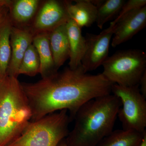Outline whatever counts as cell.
<instances>
[{
    "instance_id": "1",
    "label": "cell",
    "mask_w": 146,
    "mask_h": 146,
    "mask_svg": "<svg viewBox=\"0 0 146 146\" xmlns=\"http://www.w3.org/2000/svg\"><path fill=\"white\" fill-rule=\"evenodd\" d=\"M31 108V121L53 112L67 110L71 121L87 102L109 95L113 84L101 74L85 72L82 65L68 68L42 78L34 83H21Z\"/></svg>"
},
{
    "instance_id": "2",
    "label": "cell",
    "mask_w": 146,
    "mask_h": 146,
    "mask_svg": "<svg viewBox=\"0 0 146 146\" xmlns=\"http://www.w3.org/2000/svg\"><path fill=\"white\" fill-rule=\"evenodd\" d=\"M121 106L119 99L110 94L84 104L76 113L74 127L65 140L67 145H98L113 131Z\"/></svg>"
},
{
    "instance_id": "3",
    "label": "cell",
    "mask_w": 146,
    "mask_h": 146,
    "mask_svg": "<svg viewBox=\"0 0 146 146\" xmlns=\"http://www.w3.org/2000/svg\"><path fill=\"white\" fill-rule=\"evenodd\" d=\"M32 112L18 78L7 75L0 84V146H8L31 122Z\"/></svg>"
},
{
    "instance_id": "4",
    "label": "cell",
    "mask_w": 146,
    "mask_h": 146,
    "mask_svg": "<svg viewBox=\"0 0 146 146\" xmlns=\"http://www.w3.org/2000/svg\"><path fill=\"white\" fill-rule=\"evenodd\" d=\"M67 110L31 121L21 136L8 146H58L67 137L72 121Z\"/></svg>"
},
{
    "instance_id": "5",
    "label": "cell",
    "mask_w": 146,
    "mask_h": 146,
    "mask_svg": "<svg viewBox=\"0 0 146 146\" xmlns=\"http://www.w3.org/2000/svg\"><path fill=\"white\" fill-rule=\"evenodd\" d=\"M102 73L113 84L131 86L139 85L146 72L145 52L138 49L118 51L103 63Z\"/></svg>"
},
{
    "instance_id": "6",
    "label": "cell",
    "mask_w": 146,
    "mask_h": 146,
    "mask_svg": "<svg viewBox=\"0 0 146 146\" xmlns=\"http://www.w3.org/2000/svg\"><path fill=\"white\" fill-rule=\"evenodd\" d=\"M111 92L121 101L117 117L123 129L145 133L146 131V98L141 94L139 85L123 86L113 84Z\"/></svg>"
},
{
    "instance_id": "7",
    "label": "cell",
    "mask_w": 146,
    "mask_h": 146,
    "mask_svg": "<svg viewBox=\"0 0 146 146\" xmlns=\"http://www.w3.org/2000/svg\"><path fill=\"white\" fill-rule=\"evenodd\" d=\"M115 25L109 27L96 35L87 33V48L81 61L85 72L95 70L108 57L110 45L114 34Z\"/></svg>"
},
{
    "instance_id": "8",
    "label": "cell",
    "mask_w": 146,
    "mask_h": 146,
    "mask_svg": "<svg viewBox=\"0 0 146 146\" xmlns=\"http://www.w3.org/2000/svg\"><path fill=\"white\" fill-rule=\"evenodd\" d=\"M64 2L47 1L42 6L35 18L34 28L37 33L50 31L70 19Z\"/></svg>"
},
{
    "instance_id": "9",
    "label": "cell",
    "mask_w": 146,
    "mask_h": 146,
    "mask_svg": "<svg viewBox=\"0 0 146 146\" xmlns=\"http://www.w3.org/2000/svg\"><path fill=\"white\" fill-rule=\"evenodd\" d=\"M115 25L111 42L113 48L128 41L145 27L146 6L125 15Z\"/></svg>"
},
{
    "instance_id": "10",
    "label": "cell",
    "mask_w": 146,
    "mask_h": 146,
    "mask_svg": "<svg viewBox=\"0 0 146 146\" xmlns=\"http://www.w3.org/2000/svg\"><path fill=\"white\" fill-rule=\"evenodd\" d=\"M33 36L29 30L12 27L10 38L11 57L7 75L18 78L19 66L27 50L32 44Z\"/></svg>"
},
{
    "instance_id": "11",
    "label": "cell",
    "mask_w": 146,
    "mask_h": 146,
    "mask_svg": "<svg viewBox=\"0 0 146 146\" xmlns=\"http://www.w3.org/2000/svg\"><path fill=\"white\" fill-rule=\"evenodd\" d=\"M66 27L70 47L69 68L74 70L81 65L87 44L85 37L82 34V29L74 21L69 19Z\"/></svg>"
},
{
    "instance_id": "12",
    "label": "cell",
    "mask_w": 146,
    "mask_h": 146,
    "mask_svg": "<svg viewBox=\"0 0 146 146\" xmlns=\"http://www.w3.org/2000/svg\"><path fill=\"white\" fill-rule=\"evenodd\" d=\"M75 3L70 1H64L70 19L80 28L89 27L96 23L97 8L90 0H76Z\"/></svg>"
},
{
    "instance_id": "13",
    "label": "cell",
    "mask_w": 146,
    "mask_h": 146,
    "mask_svg": "<svg viewBox=\"0 0 146 146\" xmlns=\"http://www.w3.org/2000/svg\"><path fill=\"white\" fill-rule=\"evenodd\" d=\"M66 23L57 27L49 32L50 46L55 66L57 70L69 58L70 56Z\"/></svg>"
},
{
    "instance_id": "14",
    "label": "cell",
    "mask_w": 146,
    "mask_h": 146,
    "mask_svg": "<svg viewBox=\"0 0 146 146\" xmlns=\"http://www.w3.org/2000/svg\"><path fill=\"white\" fill-rule=\"evenodd\" d=\"M32 44L37 51L40 62L39 74L42 78L58 72L56 69L50 46L49 32L36 33L34 35Z\"/></svg>"
},
{
    "instance_id": "15",
    "label": "cell",
    "mask_w": 146,
    "mask_h": 146,
    "mask_svg": "<svg viewBox=\"0 0 146 146\" xmlns=\"http://www.w3.org/2000/svg\"><path fill=\"white\" fill-rule=\"evenodd\" d=\"M145 133L117 129L113 131L97 146H140Z\"/></svg>"
},
{
    "instance_id": "16",
    "label": "cell",
    "mask_w": 146,
    "mask_h": 146,
    "mask_svg": "<svg viewBox=\"0 0 146 146\" xmlns=\"http://www.w3.org/2000/svg\"><path fill=\"white\" fill-rule=\"evenodd\" d=\"M12 27L7 18L0 24V77L2 79L7 75L11 57L10 38Z\"/></svg>"
},
{
    "instance_id": "17",
    "label": "cell",
    "mask_w": 146,
    "mask_h": 146,
    "mask_svg": "<svg viewBox=\"0 0 146 146\" xmlns=\"http://www.w3.org/2000/svg\"><path fill=\"white\" fill-rule=\"evenodd\" d=\"M125 2L124 0H103L97 7L96 23L99 28L102 29L105 24L115 19Z\"/></svg>"
},
{
    "instance_id": "18",
    "label": "cell",
    "mask_w": 146,
    "mask_h": 146,
    "mask_svg": "<svg viewBox=\"0 0 146 146\" xmlns=\"http://www.w3.org/2000/svg\"><path fill=\"white\" fill-rule=\"evenodd\" d=\"M38 0H18L11 7L13 20L19 24H24L33 18L39 6Z\"/></svg>"
},
{
    "instance_id": "19",
    "label": "cell",
    "mask_w": 146,
    "mask_h": 146,
    "mask_svg": "<svg viewBox=\"0 0 146 146\" xmlns=\"http://www.w3.org/2000/svg\"><path fill=\"white\" fill-rule=\"evenodd\" d=\"M40 62L37 51L33 44L29 46L19 66L18 76L25 75L34 76L39 74Z\"/></svg>"
},
{
    "instance_id": "20",
    "label": "cell",
    "mask_w": 146,
    "mask_h": 146,
    "mask_svg": "<svg viewBox=\"0 0 146 146\" xmlns=\"http://www.w3.org/2000/svg\"><path fill=\"white\" fill-rule=\"evenodd\" d=\"M146 6V0H129L125 2L117 17L110 24L115 26L123 16L136 9Z\"/></svg>"
},
{
    "instance_id": "21",
    "label": "cell",
    "mask_w": 146,
    "mask_h": 146,
    "mask_svg": "<svg viewBox=\"0 0 146 146\" xmlns=\"http://www.w3.org/2000/svg\"><path fill=\"white\" fill-rule=\"evenodd\" d=\"M139 88L141 94L146 98V72L144 73L139 82Z\"/></svg>"
},
{
    "instance_id": "22",
    "label": "cell",
    "mask_w": 146,
    "mask_h": 146,
    "mask_svg": "<svg viewBox=\"0 0 146 146\" xmlns=\"http://www.w3.org/2000/svg\"><path fill=\"white\" fill-rule=\"evenodd\" d=\"M11 3V2L10 1L0 0V9L6 6L10 5Z\"/></svg>"
},
{
    "instance_id": "23",
    "label": "cell",
    "mask_w": 146,
    "mask_h": 146,
    "mask_svg": "<svg viewBox=\"0 0 146 146\" xmlns=\"http://www.w3.org/2000/svg\"><path fill=\"white\" fill-rule=\"evenodd\" d=\"M3 8L4 7L0 9V24L6 18L5 17V13L4 11H3Z\"/></svg>"
},
{
    "instance_id": "24",
    "label": "cell",
    "mask_w": 146,
    "mask_h": 146,
    "mask_svg": "<svg viewBox=\"0 0 146 146\" xmlns=\"http://www.w3.org/2000/svg\"><path fill=\"white\" fill-rule=\"evenodd\" d=\"M140 146H146V133L144 134L143 141Z\"/></svg>"
},
{
    "instance_id": "25",
    "label": "cell",
    "mask_w": 146,
    "mask_h": 146,
    "mask_svg": "<svg viewBox=\"0 0 146 146\" xmlns=\"http://www.w3.org/2000/svg\"><path fill=\"white\" fill-rule=\"evenodd\" d=\"M58 146H68L66 143H65V140H63L60 142V143L58 144Z\"/></svg>"
},
{
    "instance_id": "26",
    "label": "cell",
    "mask_w": 146,
    "mask_h": 146,
    "mask_svg": "<svg viewBox=\"0 0 146 146\" xmlns=\"http://www.w3.org/2000/svg\"><path fill=\"white\" fill-rule=\"evenodd\" d=\"M3 79L1 78V77H0V84H1V82L2 81V80H3Z\"/></svg>"
}]
</instances>
